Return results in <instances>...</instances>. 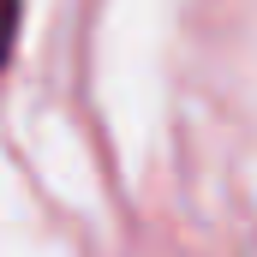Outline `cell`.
<instances>
[{
    "label": "cell",
    "mask_w": 257,
    "mask_h": 257,
    "mask_svg": "<svg viewBox=\"0 0 257 257\" xmlns=\"http://www.w3.org/2000/svg\"><path fill=\"white\" fill-rule=\"evenodd\" d=\"M12 42H18V0H0V66L12 60Z\"/></svg>",
    "instance_id": "cell-1"
}]
</instances>
